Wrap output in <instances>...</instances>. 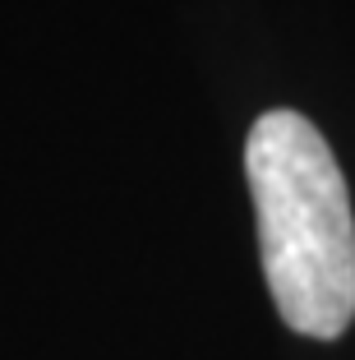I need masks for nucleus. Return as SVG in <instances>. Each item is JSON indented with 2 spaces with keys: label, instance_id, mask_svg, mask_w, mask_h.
<instances>
[{
  "label": "nucleus",
  "instance_id": "f257e3e1",
  "mask_svg": "<svg viewBox=\"0 0 355 360\" xmlns=\"http://www.w3.org/2000/svg\"><path fill=\"white\" fill-rule=\"evenodd\" d=\"M272 305L300 338L355 323V212L328 139L300 111H263L245 143Z\"/></svg>",
  "mask_w": 355,
  "mask_h": 360
}]
</instances>
